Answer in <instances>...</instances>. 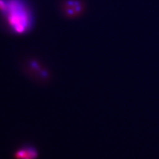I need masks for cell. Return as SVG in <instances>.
Wrapping results in <instances>:
<instances>
[{"label": "cell", "instance_id": "6da1fadb", "mask_svg": "<svg viewBox=\"0 0 159 159\" xmlns=\"http://www.w3.org/2000/svg\"><path fill=\"white\" fill-rule=\"evenodd\" d=\"M6 10L2 14L12 31L23 34L29 31L32 24V16L23 0H6Z\"/></svg>", "mask_w": 159, "mask_h": 159}, {"label": "cell", "instance_id": "7a4b0ae2", "mask_svg": "<svg viewBox=\"0 0 159 159\" xmlns=\"http://www.w3.org/2000/svg\"><path fill=\"white\" fill-rule=\"evenodd\" d=\"M83 3L77 0H70L65 5V11L68 17L79 16L83 11Z\"/></svg>", "mask_w": 159, "mask_h": 159}, {"label": "cell", "instance_id": "3957f363", "mask_svg": "<svg viewBox=\"0 0 159 159\" xmlns=\"http://www.w3.org/2000/svg\"><path fill=\"white\" fill-rule=\"evenodd\" d=\"M37 157V152L34 148L21 149L15 154L16 159H35Z\"/></svg>", "mask_w": 159, "mask_h": 159}]
</instances>
